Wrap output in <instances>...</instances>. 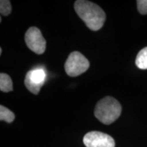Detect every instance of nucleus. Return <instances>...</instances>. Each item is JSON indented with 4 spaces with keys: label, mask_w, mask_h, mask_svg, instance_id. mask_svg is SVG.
I'll use <instances>...</instances> for the list:
<instances>
[{
    "label": "nucleus",
    "mask_w": 147,
    "mask_h": 147,
    "mask_svg": "<svg viewBox=\"0 0 147 147\" xmlns=\"http://www.w3.org/2000/svg\"><path fill=\"white\" fill-rule=\"evenodd\" d=\"M74 10L88 28L92 31H98L105 23V12L98 5L91 1L77 0L74 3Z\"/></svg>",
    "instance_id": "obj_1"
},
{
    "label": "nucleus",
    "mask_w": 147,
    "mask_h": 147,
    "mask_svg": "<svg viewBox=\"0 0 147 147\" xmlns=\"http://www.w3.org/2000/svg\"><path fill=\"white\" fill-rule=\"evenodd\" d=\"M122 107L121 104L114 97L107 96L97 103L94 115L103 124L110 125L120 117Z\"/></svg>",
    "instance_id": "obj_2"
},
{
    "label": "nucleus",
    "mask_w": 147,
    "mask_h": 147,
    "mask_svg": "<svg viewBox=\"0 0 147 147\" xmlns=\"http://www.w3.org/2000/svg\"><path fill=\"white\" fill-rule=\"evenodd\" d=\"M89 60L78 51L71 53L65 63V70L69 76L76 77L85 72L89 69Z\"/></svg>",
    "instance_id": "obj_3"
},
{
    "label": "nucleus",
    "mask_w": 147,
    "mask_h": 147,
    "mask_svg": "<svg viewBox=\"0 0 147 147\" xmlns=\"http://www.w3.org/2000/svg\"><path fill=\"white\" fill-rule=\"evenodd\" d=\"M25 41L27 47L33 52L38 55L45 53L47 47V42L41 32L36 27H30L25 35Z\"/></svg>",
    "instance_id": "obj_4"
},
{
    "label": "nucleus",
    "mask_w": 147,
    "mask_h": 147,
    "mask_svg": "<svg viewBox=\"0 0 147 147\" xmlns=\"http://www.w3.org/2000/svg\"><path fill=\"white\" fill-rule=\"evenodd\" d=\"M47 79V74L44 69L36 68L29 71L25 78V84L31 93L37 95Z\"/></svg>",
    "instance_id": "obj_5"
},
{
    "label": "nucleus",
    "mask_w": 147,
    "mask_h": 147,
    "mask_svg": "<svg viewBox=\"0 0 147 147\" xmlns=\"http://www.w3.org/2000/svg\"><path fill=\"white\" fill-rule=\"evenodd\" d=\"M83 143L87 147H115L114 139L100 131H90L84 136Z\"/></svg>",
    "instance_id": "obj_6"
},
{
    "label": "nucleus",
    "mask_w": 147,
    "mask_h": 147,
    "mask_svg": "<svg viewBox=\"0 0 147 147\" xmlns=\"http://www.w3.org/2000/svg\"><path fill=\"white\" fill-rule=\"evenodd\" d=\"M0 90L5 93L10 92L13 90L12 79L10 76L5 73H1L0 74Z\"/></svg>",
    "instance_id": "obj_7"
},
{
    "label": "nucleus",
    "mask_w": 147,
    "mask_h": 147,
    "mask_svg": "<svg viewBox=\"0 0 147 147\" xmlns=\"http://www.w3.org/2000/svg\"><path fill=\"white\" fill-rule=\"evenodd\" d=\"M136 65L141 69H147V47L142 49L138 53Z\"/></svg>",
    "instance_id": "obj_8"
},
{
    "label": "nucleus",
    "mask_w": 147,
    "mask_h": 147,
    "mask_svg": "<svg viewBox=\"0 0 147 147\" xmlns=\"http://www.w3.org/2000/svg\"><path fill=\"white\" fill-rule=\"evenodd\" d=\"M14 119L15 115L10 110L2 105L0 106V120L10 123L14 120Z\"/></svg>",
    "instance_id": "obj_9"
},
{
    "label": "nucleus",
    "mask_w": 147,
    "mask_h": 147,
    "mask_svg": "<svg viewBox=\"0 0 147 147\" xmlns=\"http://www.w3.org/2000/svg\"><path fill=\"white\" fill-rule=\"evenodd\" d=\"M12 6L10 1L8 0H1L0 1V12L1 15L8 16L11 13Z\"/></svg>",
    "instance_id": "obj_10"
},
{
    "label": "nucleus",
    "mask_w": 147,
    "mask_h": 147,
    "mask_svg": "<svg viewBox=\"0 0 147 147\" xmlns=\"http://www.w3.org/2000/svg\"><path fill=\"white\" fill-rule=\"evenodd\" d=\"M138 10L141 14H147V0H138Z\"/></svg>",
    "instance_id": "obj_11"
},
{
    "label": "nucleus",
    "mask_w": 147,
    "mask_h": 147,
    "mask_svg": "<svg viewBox=\"0 0 147 147\" xmlns=\"http://www.w3.org/2000/svg\"><path fill=\"white\" fill-rule=\"evenodd\" d=\"M1 53H2V49L1 48H0V55H1Z\"/></svg>",
    "instance_id": "obj_12"
}]
</instances>
